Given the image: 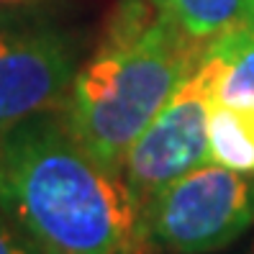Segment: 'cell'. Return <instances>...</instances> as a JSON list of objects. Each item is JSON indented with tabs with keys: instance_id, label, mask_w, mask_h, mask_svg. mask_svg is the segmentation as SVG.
<instances>
[{
	"instance_id": "6da1fadb",
	"label": "cell",
	"mask_w": 254,
	"mask_h": 254,
	"mask_svg": "<svg viewBox=\"0 0 254 254\" xmlns=\"http://www.w3.org/2000/svg\"><path fill=\"white\" fill-rule=\"evenodd\" d=\"M0 211L41 254H149L144 208L59 111L0 133Z\"/></svg>"
},
{
	"instance_id": "7a4b0ae2",
	"label": "cell",
	"mask_w": 254,
	"mask_h": 254,
	"mask_svg": "<svg viewBox=\"0 0 254 254\" xmlns=\"http://www.w3.org/2000/svg\"><path fill=\"white\" fill-rule=\"evenodd\" d=\"M200 52L152 0H118L59 106L95 159L121 172L136 136L172 98Z\"/></svg>"
},
{
	"instance_id": "3957f363",
	"label": "cell",
	"mask_w": 254,
	"mask_h": 254,
	"mask_svg": "<svg viewBox=\"0 0 254 254\" xmlns=\"http://www.w3.org/2000/svg\"><path fill=\"white\" fill-rule=\"evenodd\" d=\"M229 62V34L200 44L192 67L172 98L136 136L121 162V175L144 208L157 192L211 159L208 126Z\"/></svg>"
},
{
	"instance_id": "277c9868",
	"label": "cell",
	"mask_w": 254,
	"mask_h": 254,
	"mask_svg": "<svg viewBox=\"0 0 254 254\" xmlns=\"http://www.w3.org/2000/svg\"><path fill=\"white\" fill-rule=\"evenodd\" d=\"M254 226V177L208 162L164 185L144 205L152 249L213 254Z\"/></svg>"
},
{
	"instance_id": "5b68a950",
	"label": "cell",
	"mask_w": 254,
	"mask_h": 254,
	"mask_svg": "<svg viewBox=\"0 0 254 254\" xmlns=\"http://www.w3.org/2000/svg\"><path fill=\"white\" fill-rule=\"evenodd\" d=\"M80 54V39L39 8L0 13V133L59 111Z\"/></svg>"
},
{
	"instance_id": "8992f818",
	"label": "cell",
	"mask_w": 254,
	"mask_h": 254,
	"mask_svg": "<svg viewBox=\"0 0 254 254\" xmlns=\"http://www.w3.org/2000/svg\"><path fill=\"white\" fill-rule=\"evenodd\" d=\"M198 44L221 36L254 16V0H152Z\"/></svg>"
},
{
	"instance_id": "52a82bcc",
	"label": "cell",
	"mask_w": 254,
	"mask_h": 254,
	"mask_svg": "<svg viewBox=\"0 0 254 254\" xmlns=\"http://www.w3.org/2000/svg\"><path fill=\"white\" fill-rule=\"evenodd\" d=\"M229 62L218 85L223 106H254V16L229 28Z\"/></svg>"
},
{
	"instance_id": "ba28073f",
	"label": "cell",
	"mask_w": 254,
	"mask_h": 254,
	"mask_svg": "<svg viewBox=\"0 0 254 254\" xmlns=\"http://www.w3.org/2000/svg\"><path fill=\"white\" fill-rule=\"evenodd\" d=\"M0 254H41L3 211H0Z\"/></svg>"
},
{
	"instance_id": "9c48e42d",
	"label": "cell",
	"mask_w": 254,
	"mask_h": 254,
	"mask_svg": "<svg viewBox=\"0 0 254 254\" xmlns=\"http://www.w3.org/2000/svg\"><path fill=\"white\" fill-rule=\"evenodd\" d=\"M49 0H0V13L5 10H31V8H39Z\"/></svg>"
},
{
	"instance_id": "30bf717a",
	"label": "cell",
	"mask_w": 254,
	"mask_h": 254,
	"mask_svg": "<svg viewBox=\"0 0 254 254\" xmlns=\"http://www.w3.org/2000/svg\"><path fill=\"white\" fill-rule=\"evenodd\" d=\"M236 108H239V113H242L244 126H247L249 136H252V141H254V106H236Z\"/></svg>"
},
{
	"instance_id": "8fae6325",
	"label": "cell",
	"mask_w": 254,
	"mask_h": 254,
	"mask_svg": "<svg viewBox=\"0 0 254 254\" xmlns=\"http://www.w3.org/2000/svg\"><path fill=\"white\" fill-rule=\"evenodd\" d=\"M249 254H254V242H252V247H249Z\"/></svg>"
}]
</instances>
